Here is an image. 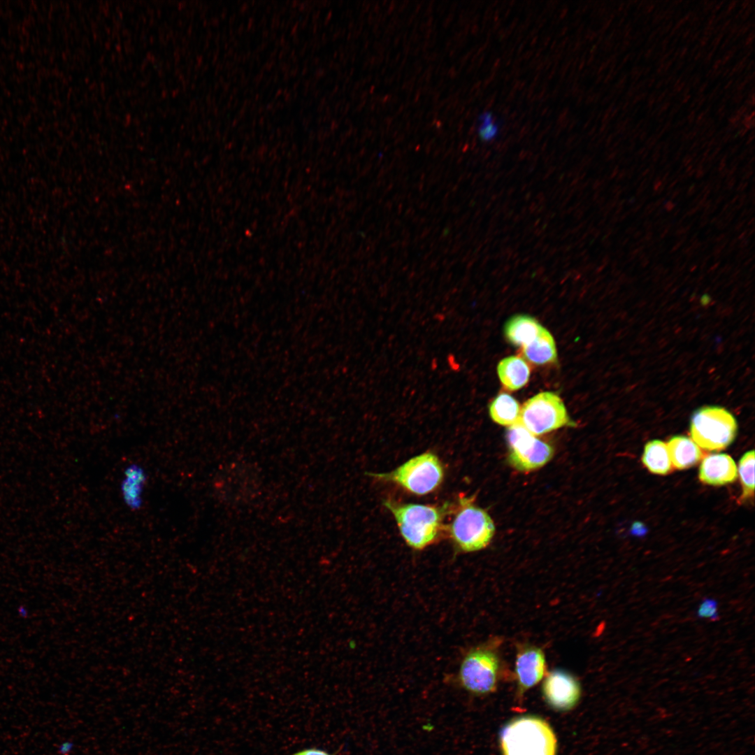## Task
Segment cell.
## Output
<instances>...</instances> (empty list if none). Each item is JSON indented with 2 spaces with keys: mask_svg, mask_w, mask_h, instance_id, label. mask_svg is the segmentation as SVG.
<instances>
[{
  "mask_svg": "<svg viewBox=\"0 0 755 755\" xmlns=\"http://www.w3.org/2000/svg\"><path fill=\"white\" fill-rule=\"evenodd\" d=\"M506 439L509 463L518 470L538 469L553 456L554 450L550 445L537 438L519 423L508 427Z\"/></svg>",
  "mask_w": 755,
  "mask_h": 755,
  "instance_id": "obj_8",
  "label": "cell"
},
{
  "mask_svg": "<svg viewBox=\"0 0 755 755\" xmlns=\"http://www.w3.org/2000/svg\"><path fill=\"white\" fill-rule=\"evenodd\" d=\"M517 423L534 436L574 424L561 398L550 391L539 393L527 400L520 408Z\"/></svg>",
  "mask_w": 755,
  "mask_h": 755,
  "instance_id": "obj_7",
  "label": "cell"
},
{
  "mask_svg": "<svg viewBox=\"0 0 755 755\" xmlns=\"http://www.w3.org/2000/svg\"><path fill=\"white\" fill-rule=\"evenodd\" d=\"M500 666V657L494 642L480 645L464 655L459 670V681L472 693H491L497 686Z\"/></svg>",
  "mask_w": 755,
  "mask_h": 755,
  "instance_id": "obj_5",
  "label": "cell"
},
{
  "mask_svg": "<svg viewBox=\"0 0 755 755\" xmlns=\"http://www.w3.org/2000/svg\"><path fill=\"white\" fill-rule=\"evenodd\" d=\"M416 495L435 491L442 483L444 469L439 458L429 452L415 456L391 472L370 474Z\"/></svg>",
  "mask_w": 755,
  "mask_h": 755,
  "instance_id": "obj_4",
  "label": "cell"
},
{
  "mask_svg": "<svg viewBox=\"0 0 755 755\" xmlns=\"http://www.w3.org/2000/svg\"><path fill=\"white\" fill-rule=\"evenodd\" d=\"M503 755H555L556 739L540 717L524 716L508 723L500 734Z\"/></svg>",
  "mask_w": 755,
  "mask_h": 755,
  "instance_id": "obj_2",
  "label": "cell"
},
{
  "mask_svg": "<svg viewBox=\"0 0 755 755\" xmlns=\"http://www.w3.org/2000/svg\"><path fill=\"white\" fill-rule=\"evenodd\" d=\"M384 504L394 516L405 542L415 549L421 550L434 543L445 528L443 522L449 508L447 503L436 506L389 499Z\"/></svg>",
  "mask_w": 755,
  "mask_h": 755,
  "instance_id": "obj_1",
  "label": "cell"
},
{
  "mask_svg": "<svg viewBox=\"0 0 755 755\" xmlns=\"http://www.w3.org/2000/svg\"><path fill=\"white\" fill-rule=\"evenodd\" d=\"M224 498L239 501L250 498L258 486L257 475L251 470L245 468H229L224 471Z\"/></svg>",
  "mask_w": 755,
  "mask_h": 755,
  "instance_id": "obj_12",
  "label": "cell"
},
{
  "mask_svg": "<svg viewBox=\"0 0 755 755\" xmlns=\"http://www.w3.org/2000/svg\"><path fill=\"white\" fill-rule=\"evenodd\" d=\"M128 475L124 491L128 497L129 502L131 503L135 502L138 498L139 486H141V476L139 473L135 470H131Z\"/></svg>",
  "mask_w": 755,
  "mask_h": 755,
  "instance_id": "obj_22",
  "label": "cell"
},
{
  "mask_svg": "<svg viewBox=\"0 0 755 755\" xmlns=\"http://www.w3.org/2000/svg\"><path fill=\"white\" fill-rule=\"evenodd\" d=\"M546 658L542 648L530 644L517 647L515 673L519 696L537 684L546 675Z\"/></svg>",
  "mask_w": 755,
  "mask_h": 755,
  "instance_id": "obj_10",
  "label": "cell"
},
{
  "mask_svg": "<svg viewBox=\"0 0 755 755\" xmlns=\"http://www.w3.org/2000/svg\"><path fill=\"white\" fill-rule=\"evenodd\" d=\"M73 746L74 744L72 742H64L59 747V752L62 755H68L69 752L73 749Z\"/></svg>",
  "mask_w": 755,
  "mask_h": 755,
  "instance_id": "obj_24",
  "label": "cell"
},
{
  "mask_svg": "<svg viewBox=\"0 0 755 755\" xmlns=\"http://www.w3.org/2000/svg\"><path fill=\"white\" fill-rule=\"evenodd\" d=\"M522 352L528 361L537 365L552 363L557 357L554 340L543 326L535 340L523 347Z\"/></svg>",
  "mask_w": 755,
  "mask_h": 755,
  "instance_id": "obj_16",
  "label": "cell"
},
{
  "mask_svg": "<svg viewBox=\"0 0 755 755\" xmlns=\"http://www.w3.org/2000/svg\"><path fill=\"white\" fill-rule=\"evenodd\" d=\"M454 518L447 526L449 536L459 550L476 552L491 542L495 526L489 515L473 503V498L460 497Z\"/></svg>",
  "mask_w": 755,
  "mask_h": 755,
  "instance_id": "obj_3",
  "label": "cell"
},
{
  "mask_svg": "<svg viewBox=\"0 0 755 755\" xmlns=\"http://www.w3.org/2000/svg\"><path fill=\"white\" fill-rule=\"evenodd\" d=\"M642 462L650 472L657 475H666L672 469L667 445L659 440H652L646 444Z\"/></svg>",
  "mask_w": 755,
  "mask_h": 755,
  "instance_id": "obj_18",
  "label": "cell"
},
{
  "mask_svg": "<svg viewBox=\"0 0 755 755\" xmlns=\"http://www.w3.org/2000/svg\"><path fill=\"white\" fill-rule=\"evenodd\" d=\"M719 603L712 598H704L696 610V617L712 621L719 619Z\"/></svg>",
  "mask_w": 755,
  "mask_h": 755,
  "instance_id": "obj_21",
  "label": "cell"
},
{
  "mask_svg": "<svg viewBox=\"0 0 755 755\" xmlns=\"http://www.w3.org/2000/svg\"><path fill=\"white\" fill-rule=\"evenodd\" d=\"M477 134L484 142H491L499 134L500 124L495 120L493 113L484 111L478 117Z\"/></svg>",
  "mask_w": 755,
  "mask_h": 755,
  "instance_id": "obj_20",
  "label": "cell"
},
{
  "mask_svg": "<svg viewBox=\"0 0 755 755\" xmlns=\"http://www.w3.org/2000/svg\"><path fill=\"white\" fill-rule=\"evenodd\" d=\"M738 473L742 488V501L752 498L754 491V451L747 452L739 461Z\"/></svg>",
  "mask_w": 755,
  "mask_h": 755,
  "instance_id": "obj_19",
  "label": "cell"
},
{
  "mask_svg": "<svg viewBox=\"0 0 755 755\" xmlns=\"http://www.w3.org/2000/svg\"><path fill=\"white\" fill-rule=\"evenodd\" d=\"M581 686L577 679L563 669H554L547 674L542 684V693L547 704L559 711L574 708L581 697Z\"/></svg>",
  "mask_w": 755,
  "mask_h": 755,
  "instance_id": "obj_9",
  "label": "cell"
},
{
  "mask_svg": "<svg viewBox=\"0 0 755 755\" xmlns=\"http://www.w3.org/2000/svg\"><path fill=\"white\" fill-rule=\"evenodd\" d=\"M737 477L734 460L726 454H711L704 457L699 468V479L707 484L721 486L731 483Z\"/></svg>",
  "mask_w": 755,
  "mask_h": 755,
  "instance_id": "obj_11",
  "label": "cell"
},
{
  "mask_svg": "<svg viewBox=\"0 0 755 755\" xmlns=\"http://www.w3.org/2000/svg\"><path fill=\"white\" fill-rule=\"evenodd\" d=\"M738 430L733 415L723 408L707 406L693 414L690 425L692 440L703 449L721 450L734 440Z\"/></svg>",
  "mask_w": 755,
  "mask_h": 755,
  "instance_id": "obj_6",
  "label": "cell"
},
{
  "mask_svg": "<svg viewBox=\"0 0 755 755\" xmlns=\"http://www.w3.org/2000/svg\"><path fill=\"white\" fill-rule=\"evenodd\" d=\"M497 372L503 385L511 391L523 387L530 376L528 364L523 359L516 356L502 359L498 364Z\"/></svg>",
  "mask_w": 755,
  "mask_h": 755,
  "instance_id": "obj_15",
  "label": "cell"
},
{
  "mask_svg": "<svg viewBox=\"0 0 755 755\" xmlns=\"http://www.w3.org/2000/svg\"><path fill=\"white\" fill-rule=\"evenodd\" d=\"M672 466L684 470L696 465L703 457L698 445L691 438L677 436L671 438L666 444Z\"/></svg>",
  "mask_w": 755,
  "mask_h": 755,
  "instance_id": "obj_13",
  "label": "cell"
},
{
  "mask_svg": "<svg viewBox=\"0 0 755 755\" xmlns=\"http://www.w3.org/2000/svg\"><path fill=\"white\" fill-rule=\"evenodd\" d=\"M294 755H330L325 751L318 749H307L300 751Z\"/></svg>",
  "mask_w": 755,
  "mask_h": 755,
  "instance_id": "obj_23",
  "label": "cell"
},
{
  "mask_svg": "<svg viewBox=\"0 0 755 755\" xmlns=\"http://www.w3.org/2000/svg\"><path fill=\"white\" fill-rule=\"evenodd\" d=\"M520 408L515 398L508 394L502 393L490 403L489 412L494 422L509 427L517 422Z\"/></svg>",
  "mask_w": 755,
  "mask_h": 755,
  "instance_id": "obj_17",
  "label": "cell"
},
{
  "mask_svg": "<svg viewBox=\"0 0 755 755\" xmlns=\"http://www.w3.org/2000/svg\"><path fill=\"white\" fill-rule=\"evenodd\" d=\"M542 327L534 318L518 315L506 322L504 333L512 344L524 347L535 340Z\"/></svg>",
  "mask_w": 755,
  "mask_h": 755,
  "instance_id": "obj_14",
  "label": "cell"
}]
</instances>
